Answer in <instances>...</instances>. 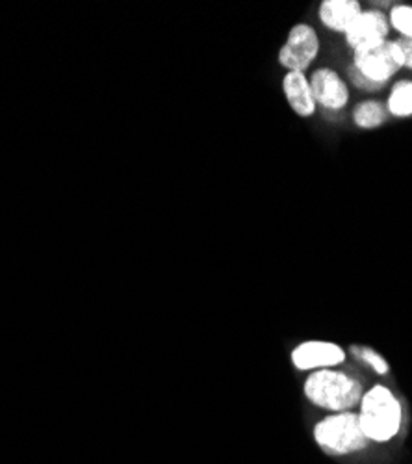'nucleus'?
Returning <instances> with one entry per match:
<instances>
[{"instance_id":"1","label":"nucleus","mask_w":412,"mask_h":464,"mask_svg":"<svg viewBox=\"0 0 412 464\" xmlns=\"http://www.w3.org/2000/svg\"><path fill=\"white\" fill-rule=\"evenodd\" d=\"M403 411L398 398L387 386H373L360 400L359 421L368 440L387 442L398 435L401 428Z\"/></svg>"},{"instance_id":"2","label":"nucleus","mask_w":412,"mask_h":464,"mask_svg":"<svg viewBox=\"0 0 412 464\" xmlns=\"http://www.w3.org/2000/svg\"><path fill=\"white\" fill-rule=\"evenodd\" d=\"M305 396L318 407L346 412L362 400V386L344 372L318 370L305 382Z\"/></svg>"},{"instance_id":"3","label":"nucleus","mask_w":412,"mask_h":464,"mask_svg":"<svg viewBox=\"0 0 412 464\" xmlns=\"http://www.w3.org/2000/svg\"><path fill=\"white\" fill-rule=\"evenodd\" d=\"M314 437L321 448L332 453L357 451L368 444V437L360 428L359 414L350 411L321 420L316 425Z\"/></svg>"},{"instance_id":"4","label":"nucleus","mask_w":412,"mask_h":464,"mask_svg":"<svg viewBox=\"0 0 412 464\" xmlns=\"http://www.w3.org/2000/svg\"><path fill=\"white\" fill-rule=\"evenodd\" d=\"M320 54V37L314 26L299 23L292 26L286 44L279 51V63L286 72H305Z\"/></svg>"},{"instance_id":"5","label":"nucleus","mask_w":412,"mask_h":464,"mask_svg":"<svg viewBox=\"0 0 412 464\" xmlns=\"http://www.w3.org/2000/svg\"><path fill=\"white\" fill-rule=\"evenodd\" d=\"M351 65L373 84L385 86L399 69H403V54L398 42H385L376 49L355 53Z\"/></svg>"},{"instance_id":"6","label":"nucleus","mask_w":412,"mask_h":464,"mask_svg":"<svg viewBox=\"0 0 412 464\" xmlns=\"http://www.w3.org/2000/svg\"><path fill=\"white\" fill-rule=\"evenodd\" d=\"M390 23L388 17L379 10H362L353 24L346 30L344 37L348 47L355 53L369 51L388 42Z\"/></svg>"},{"instance_id":"7","label":"nucleus","mask_w":412,"mask_h":464,"mask_svg":"<svg viewBox=\"0 0 412 464\" xmlns=\"http://www.w3.org/2000/svg\"><path fill=\"white\" fill-rule=\"evenodd\" d=\"M311 88L314 93V101L318 106L331 110V111H340L350 102V88L342 76L334 69L320 67L311 74Z\"/></svg>"},{"instance_id":"8","label":"nucleus","mask_w":412,"mask_h":464,"mask_svg":"<svg viewBox=\"0 0 412 464\" xmlns=\"http://www.w3.org/2000/svg\"><path fill=\"white\" fill-rule=\"evenodd\" d=\"M346 361V353L340 345L332 342L311 340L297 345L292 353V362L297 370H327Z\"/></svg>"},{"instance_id":"9","label":"nucleus","mask_w":412,"mask_h":464,"mask_svg":"<svg viewBox=\"0 0 412 464\" xmlns=\"http://www.w3.org/2000/svg\"><path fill=\"white\" fill-rule=\"evenodd\" d=\"M283 92L290 108L299 118L309 120L316 113L318 104L305 72H286L283 79Z\"/></svg>"},{"instance_id":"10","label":"nucleus","mask_w":412,"mask_h":464,"mask_svg":"<svg viewBox=\"0 0 412 464\" xmlns=\"http://www.w3.org/2000/svg\"><path fill=\"white\" fill-rule=\"evenodd\" d=\"M360 12L362 6L359 0H323L318 10V17L327 30L346 34Z\"/></svg>"},{"instance_id":"11","label":"nucleus","mask_w":412,"mask_h":464,"mask_svg":"<svg viewBox=\"0 0 412 464\" xmlns=\"http://www.w3.org/2000/svg\"><path fill=\"white\" fill-rule=\"evenodd\" d=\"M388 111L379 101H362L353 108V123L360 130H373L387 123Z\"/></svg>"},{"instance_id":"12","label":"nucleus","mask_w":412,"mask_h":464,"mask_svg":"<svg viewBox=\"0 0 412 464\" xmlns=\"http://www.w3.org/2000/svg\"><path fill=\"white\" fill-rule=\"evenodd\" d=\"M387 111L394 118H412V81H399L388 93Z\"/></svg>"},{"instance_id":"13","label":"nucleus","mask_w":412,"mask_h":464,"mask_svg":"<svg viewBox=\"0 0 412 464\" xmlns=\"http://www.w3.org/2000/svg\"><path fill=\"white\" fill-rule=\"evenodd\" d=\"M388 23L398 34H401V40H412V6L396 5L390 10Z\"/></svg>"},{"instance_id":"14","label":"nucleus","mask_w":412,"mask_h":464,"mask_svg":"<svg viewBox=\"0 0 412 464\" xmlns=\"http://www.w3.org/2000/svg\"><path fill=\"white\" fill-rule=\"evenodd\" d=\"M353 353L359 355V359H360L362 362H366L368 366H371L378 373H381V375L388 373V364H387V361H385L378 352H373L371 347H353Z\"/></svg>"},{"instance_id":"15","label":"nucleus","mask_w":412,"mask_h":464,"mask_svg":"<svg viewBox=\"0 0 412 464\" xmlns=\"http://www.w3.org/2000/svg\"><path fill=\"white\" fill-rule=\"evenodd\" d=\"M348 79H350V82L355 86V88H359L360 92H369V93H373V92H379L383 86H379V84H373L371 81H368L366 76L362 74V72H359L353 65H350L348 67Z\"/></svg>"},{"instance_id":"16","label":"nucleus","mask_w":412,"mask_h":464,"mask_svg":"<svg viewBox=\"0 0 412 464\" xmlns=\"http://www.w3.org/2000/svg\"><path fill=\"white\" fill-rule=\"evenodd\" d=\"M398 45L403 54V67L412 71V40H398Z\"/></svg>"}]
</instances>
